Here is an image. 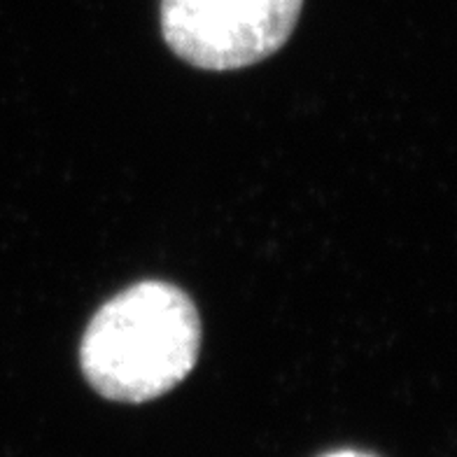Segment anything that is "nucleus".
Here are the masks:
<instances>
[{
	"label": "nucleus",
	"instance_id": "f257e3e1",
	"mask_svg": "<svg viewBox=\"0 0 457 457\" xmlns=\"http://www.w3.org/2000/svg\"><path fill=\"white\" fill-rule=\"evenodd\" d=\"M201 348V320L180 287L145 280L94 315L79 345L89 386L110 402L145 403L178 387Z\"/></svg>",
	"mask_w": 457,
	"mask_h": 457
},
{
	"label": "nucleus",
	"instance_id": "f03ea898",
	"mask_svg": "<svg viewBox=\"0 0 457 457\" xmlns=\"http://www.w3.org/2000/svg\"><path fill=\"white\" fill-rule=\"evenodd\" d=\"M301 7L303 0H162V30L187 63L238 71L287 43Z\"/></svg>",
	"mask_w": 457,
	"mask_h": 457
},
{
	"label": "nucleus",
	"instance_id": "7ed1b4c3",
	"mask_svg": "<svg viewBox=\"0 0 457 457\" xmlns=\"http://www.w3.org/2000/svg\"><path fill=\"white\" fill-rule=\"evenodd\" d=\"M325 457H376V455H369V453H360V451H337V453H329Z\"/></svg>",
	"mask_w": 457,
	"mask_h": 457
}]
</instances>
